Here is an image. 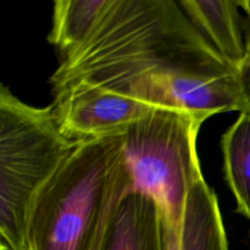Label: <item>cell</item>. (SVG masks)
<instances>
[{
  "label": "cell",
  "instance_id": "3",
  "mask_svg": "<svg viewBox=\"0 0 250 250\" xmlns=\"http://www.w3.org/2000/svg\"><path fill=\"white\" fill-rule=\"evenodd\" d=\"M76 143L61 133L53 107H36L0 87V250H27L34 199Z\"/></svg>",
  "mask_w": 250,
  "mask_h": 250
},
{
  "label": "cell",
  "instance_id": "8",
  "mask_svg": "<svg viewBox=\"0 0 250 250\" xmlns=\"http://www.w3.org/2000/svg\"><path fill=\"white\" fill-rule=\"evenodd\" d=\"M104 250H165V217L149 195L125 198L110 229Z\"/></svg>",
  "mask_w": 250,
  "mask_h": 250
},
{
  "label": "cell",
  "instance_id": "10",
  "mask_svg": "<svg viewBox=\"0 0 250 250\" xmlns=\"http://www.w3.org/2000/svg\"><path fill=\"white\" fill-rule=\"evenodd\" d=\"M226 181L237 211L250 220V112H241L221 139Z\"/></svg>",
  "mask_w": 250,
  "mask_h": 250
},
{
  "label": "cell",
  "instance_id": "6",
  "mask_svg": "<svg viewBox=\"0 0 250 250\" xmlns=\"http://www.w3.org/2000/svg\"><path fill=\"white\" fill-rule=\"evenodd\" d=\"M165 250H229L216 194L205 178L189 192L181 226L165 220Z\"/></svg>",
  "mask_w": 250,
  "mask_h": 250
},
{
  "label": "cell",
  "instance_id": "5",
  "mask_svg": "<svg viewBox=\"0 0 250 250\" xmlns=\"http://www.w3.org/2000/svg\"><path fill=\"white\" fill-rule=\"evenodd\" d=\"M51 93L59 128L73 143L125 134L133 122L156 107L85 82L72 83Z\"/></svg>",
  "mask_w": 250,
  "mask_h": 250
},
{
  "label": "cell",
  "instance_id": "2",
  "mask_svg": "<svg viewBox=\"0 0 250 250\" xmlns=\"http://www.w3.org/2000/svg\"><path fill=\"white\" fill-rule=\"evenodd\" d=\"M125 134L78 142L34 199L27 250H104L117 211L133 192Z\"/></svg>",
  "mask_w": 250,
  "mask_h": 250
},
{
  "label": "cell",
  "instance_id": "1",
  "mask_svg": "<svg viewBox=\"0 0 250 250\" xmlns=\"http://www.w3.org/2000/svg\"><path fill=\"white\" fill-rule=\"evenodd\" d=\"M77 82L207 119L242 111L236 70L175 0H112L94 33L49 80L51 92Z\"/></svg>",
  "mask_w": 250,
  "mask_h": 250
},
{
  "label": "cell",
  "instance_id": "9",
  "mask_svg": "<svg viewBox=\"0 0 250 250\" xmlns=\"http://www.w3.org/2000/svg\"><path fill=\"white\" fill-rule=\"evenodd\" d=\"M111 4L112 0H56L48 42L62 58L70 55L90 38Z\"/></svg>",
  "mask_w": 250,
  "mask_h": 250
},
{
  "label": "cell",
  "instance_id": "7",
  "mask_svg": "<svg viewBox=\"0 0 250 250\" xmlns=\"http://www.w3.org/2000/svg\"><path fill=\"white\" fill-rule=\"evenodd\" d=\"M177 2L200 36L237 70L244 55L241 0H180Z\"/></svg>",
  "mask_w": 250,
  "mask_h": 250
},
{
  "label": "cell",
  "instance_id": "4",
  "mask_svg": "<svg viewBox=\"0 0 250 250\" xmlns=\"http://www.w3.org/2000/svg\"><path fill=\"white\" fill-rule=\"evenodd\" d=\"M207 120L183 110L155 107L125 133L133 192L153 198L171 226H181L189 192L204 178L197 139Z\"/></svg>",
  "mask_w": 250,
  "mask_h": 250
},
{
  "label": "cell",
  "instance_id": "11",
  "mask_svg": "<svg viewBox=\"0 0 250 250\" xmlns=\"http://www.w3.org/2000/svg\"><path fill=\"white\" fill-rule=\"evenodd\" d=\"M241 7L243 10L244 55L236 70V80L242 112H250V0H241Z\"/></svg>",
  "mask_w": 250,
  "mask_h": 250
}]
</instances>
